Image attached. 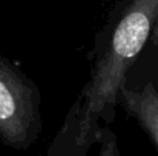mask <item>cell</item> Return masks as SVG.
Listing matches in <instances>:
<instances>
[{
    "mask_svg": "<svg viewBox=\"0 0 158 156\" xmlns=\"http://www.w3.org/2000/svg\"><path fill=\"white\" fill-rule=\"evenodd\" d=\"M158 15V0H120L109 17L92 75L83 89L75 142L98 138V121H112L126 74L144 49Z\"/></svg>",
    "mask_w": 158,
    "mask_h": 156,
    "instance_id": "obj_1",
    "label": "cell"
},
{
    "mask_svg": "<svg viewBox=\"0 0 158 156\" xmlns=\"http://www.w3.org/2000/svg\"><path fill=\"white\" fill-rule=\"evenodd\" d=\"M39 92L0 57V138L15 149L28 147L39 135Z\"/></svg>",
    "mask_w": 158,
    "mask_h": 156,
    "instance_id": "obj_2",
    "label": "cell"
},
{
    "mask_svg": "<svg viewBox=\"0 0 158 156\" xmlns=\"http://www.w3.org/2000/svg\"><path fill=\"white\" fill-rule=\"evenodd\" d=\"M149 42L152 46H158V15L157 20H155V25H154V29H152V34L149 37Z\"/></svg>",
    "mask_w": 158,
    "mask_h": 156,
    "instance_id": "obj_5",
    "label": "cell"
},
{
    "mask_svg": "<svg viewBox=\"0 0 158 156\" xmlns=\"http://www.w3.org/2000/svg\"><path fill=\"white\" fill-rule=\"evenodd\" d=\"M98 138L102 139V150L98 156H121L117 147V139L114 136V133L107 129L100 130Z\"/></svg>",
    "mask_w": 158,
    "mask_h": 156,
    "instance_id": "obj_4",
    "label": "cell"
},
{
    "mask_svg": "<svg viewBox=\"0 0 158 156\" xmlns=\"http://www.w3.org/2000/svg\"><path fill=\"white\" fill-rule=\"evenodd\" d=\"M120 97L124 109L138 121L158 149V92L154 84H148L141 90L127 89L124 84Z\"/></svg>",
    "mask_w": 158,
    "mask_h": 156,
    "instance_id": "obj_3",
    "label": "cell"
}]
</instances>
